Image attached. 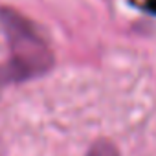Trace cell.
<instances>
[{
  "instance_id": "1",
  "label": "cell",
  "mask_w": 156,
  "mask_h": 156,
  "mask_svg": "<svg viewBox=\"0 0 156 156\" xmlns=\"http://www.w3.org/2000/svg\"><path fill=\"white\" fill-rule=\"evenodd\" d=\"M0 26L9 44L8 62L13 81L22 83L44 75L53 66V55L35 24L13 8H0Z\"/></svg>"
},
{
  "instance_id": "2",
  "label": "cell",
  "mask_w": 156,
  "mask_h": 156,
  "mask_svg": "<svg viewBox=\"0 0 156 156\" xmlns=\"http://www.w3.org/2000/svg\"><path fill=\"white\" fill-rule=\"evenodd\" d=\"M87 156H121V154L116 143H112L110 140H98L90 145Z\"/></svg>"
},
{
  "instance_id": "3",
  "label": "cell",
  "mask_w": 156,
  "mask_h": 156,
  "mask_svg": "<svg viewBox=\"0 0 156 156\" xmlns=\"http://www.w3.org/2000/svg\"><path fill=\"white\" fill-rule=\"evenodd\" d=\"M9 83H15V81H13V75H11L9 66H8V64H4V66L0 64V96H2L4 88H6Z\"/></svg>"
}]
</instances>
